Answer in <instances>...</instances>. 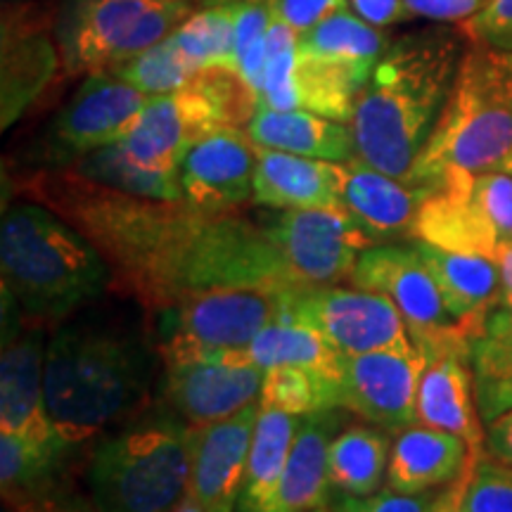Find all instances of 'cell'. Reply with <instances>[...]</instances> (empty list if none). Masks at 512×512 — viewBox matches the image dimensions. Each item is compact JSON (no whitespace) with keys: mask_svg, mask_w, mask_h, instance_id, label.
<instances>
[{"mask_svg":"<svg viewBox=\"0 0 512 512\" xmlns=\"http://www.w3.org/2000/svg\"><path fill=\"white\" fill-rule=\"evenodd\" d=\"M441 494H399V491L384 489L368 496H339L330 512H432L437 508Z\"/></svg>","mask_w":512,"mask_h":512,"instance_id":"40","label":"cell"},{"mask_svg":"<svg viewBox=\"0 0 512 512\" xmlns=\"http://www.w3.org/2000/svg\"><path fill=\"white\" fill-rule=\"evenodd\" d=\"M415 240L494 259L512 245V176L505 171L444 176L422 202Z\"/></svg>","mask_w":512,"mask_h":512,"instance_id":"10","label":"cell"},{"mask_svg":"<svg viewBox=\"0 0 512 512\" xmlns=\"http://www.w3.org/2000/svg\"><path fill=\"white\" fill-rule=\"evenodd\" d=\"M309 512H330V505H328V508H316V510H309Z\"/></svg>","mask_w":512,"mask_h":512,"instance_id":"51","label":"cell"},{"mask_svg":"<svg viewBox=\"0 0 512 512\" xmlns=\"http://www.w3.org/2000/svg\"><path fill=\"white\" fill-rule=\"evenodd\" d=\"M88 486L95 512H171L190 491V427L155 420L105 437Z\"/></svg>","mask_w":512,"mask_h":512,"instance_id":"6","label":"cell"},{"mask_svg":"<svg viewBox=\"0 0 512 512\" xmlns=\"http://www.w3.org/2000/svg\"><path fill=\"white\" fill-rule=\"evenodd\" d=\"M470 448L460 437L411 422L396 432L387 467V486L399 494H427L463 475Z\"/></svg>","mask_w":512,"mask_h":512,"instance_id":"24","label":"cell"},{"mask_svg":"<svg viewBox=\"0 0 512 512\" xmlns=\"http://www.w3.org/2000/svg\"><path fill=\"white\" fill-rule=\"evenodd\" d=\"M337 408L309 413L299 418V430L294 434L290 458H287L283 482L275 494L268 512H309L328 508L330 477L328 453L339 432Z\"/></svg>","mask_w":512,"mask_h":512,"instance_id":"25","label":"cell"},{"mask_svg":"<svg viewBox=\"0 0 512 512\" xmlns=\"http://www.w3.org/2000/svg\"><path fill=\"white\" fill-rule=\"evenodd\" d=\"M273 12L268 0H240L235 19L233 72L247 83L259 100L261 83L266 72L268 31L273 27Z\"/></svg>","mask_w":512,"mask_h":512,"instance_id":"37","label":"cell"},{"mask_svg":"<svg viewBox=\"0 0 512 512\" xmlns=\"http://www.w3.org/2000/svg\"><path fill=\"white\" fill-rule=\"evenodd\" d=\"M256 105V93L238 74L202 69L188 86L152 95L119 145L147 169L178 171L197 140L221 126H247Z\"/></svg>","mask_w":512,"mask_h":512,"instance_id":"8","label":"cell"},{"mask_svg":"<svg viewBox=\"0 0 512 512\" xmlns=\"http://www.w3.org/2000/svg\"><path fill=\"white\" fill-rule=\"evenodd\" d=\"M467 43L463 27L451 24H434L389 43L349 119L358 159L408 183L444 112Z\"/></svg>","mask_w":512,"mask_h":512,"instance_id":"2","label":"cell"},{"mask_svg":"<svg viewBox=\"0 0 512 512\" xmlns=\"http://www.w3.org/2000/svg\"><path fill=\"white\" fill-rule=\"evenodd\" d=\"M259 403L299 415V418L309 413L330 411V408H342V382H339V375L318 368H268Z\"/></svg>","mask_w":512,"mask_h":512,"instance_id":"35","label":"cell"},{"mask_svg":"<svg viewBox=\"0 0 512 512\" xmlns=\"http://www.w3.org/2000/svg\"><path fill=\"white\" fill-rule=\"evenodd\" d=\"M254 174L256 143L242 126L214 128L178 166L183 202L204 214H235L252 202Z\"/></svg>","mask_w":512,"mask_h":512,"instance_id":"16","label":"cell"},{"mask_svg":"<svg viewBox=\"0 0 512 512\" xmlns=\"http://www.w3.org/2000/svg\"><path fill=\"white\" fill-rule=\"evenodd\" d=\"M479 415L484 422L512 408V313L503 306L491 313L470 349Z\"/></svg>","mask_w":512,"mask_h":512,"instance_id":"30","label":"cell"},{"mask_svg":"<svg viewBox=\"0 0 512 512\" xmlns=\"http://www.w3.org/2000/svg\"><path fill=\"white\" fill-rule=\"evenodd\" d=\"M264 377L245 356L178 361L166 366V396L190 427H204L254 406Z\"/></svg>","mask_w":512,"mask_h":512,"instance_id":"17","label":"cell"},{"mask_svg":"<svg viewBox=\"0 0 512 512\" xmlns=\"http://www.w3.org/2000/svg\"><path fill=\"white\" fill-rule=\"evenodd\" d=\"M387 434L368 425H351L335 434L328 453L330 486L342 496H368L380 491L389 467Z\"/></svg>","mask_w":512,"mask_h":512,"instance_id":"29","label":"cell"},{"mask_svg":"<svg viewBox=\"0 0 512 512\" xmlns=\"http://www.w3.org/2000/svg\"><path fill=\"white\" fill-rule=\"evenodd\" d=\"M489 0H406L411 17H425L437 24H460L475 17Z\"/></svg>","mask_w":512,"mask_h":512,"instance_id":"44","label":"cell"},{"mask_svg":"<svg viewBox=\"0 0 512 512\" xmlns=\"http://www.w3.org/2000/svg\"><path fill=\"white\" fill-rule=\"evenodd\" d=\"M264 228L292 273L306 285L351 280L361 254L377 245L342 207L287 209Z\"/></svg>","mask_w":512,"mask_h":512,"instance_id":"14","label":"cell"},{"mask_svg":"<svg viewBox=\"0 0 512 512\" xmlns=\"http://www.w3.org/2000/svg\"><path fill=\"white\" fill-rule=\"evenodd\" d=\"M460 512H512V465L496 458L467 460Z\"/></svg>","mask_w":512,"mask_h":512,"instance_id":"39","label":"cell"},{"mask_svg":"<svg viewBox=\"0 0 512 512\" xmlns=\"http://www.w3.org/2000/svg\"><path fill=\"white\" fill-rule=\"evenodd\" d=\"M76 176L86 178L102 188L124 192L131 197H143V200L157 202H181V176L178 171H159L147 169V166L133 162L131 157L121 150L119 143L100 147L91 155L81 157L79 162L69 166Z\"/></svg>","mask_w":512,"mask_h":512,"instance_id":"32","label":"cell"},{"mask_svg":"<svg viewBox=\"0 0 512 512\" xmlns=\"http://www.w3.org/2000/svg\"><path fill=\"white\" fill-rule=\"evenodd\" d=\"M17 318V302L12 299V332H3L0 358V432L22 434L41 446L67 444L48 411V347H43L38 330H19Z\"/></svg>","mask_w":512,"mask_h":512,"instance_id":"18","label":"cell"},{"mask_svg":"<svg viewBox=\"0 0 512 512\" xmlns=\"http://www.w3.org/2000/svg\"><path fill=\"white\" fill-rule=\"evenodd\" d=\"M342 166V209L361 223L377 245L415 238V221L430 188L382 174L358 157Z\"/></svg>","mask_w":512,"mask_h":512,"instance_id":"20","label":"cell"},{"mask_svg":"<svg viewBox=\"0 0 512 512\" xmlns=\"http://www.w3.org/2000/svg\"><path fill=\"white\" fill-rule=\"evenodd\" d=\"M463 484H465V472L456 479V482L448 484L446 491H441L437 508L432 512H460V494H463Z\"/></svg>","mask_w":512,"mask_h":512,"instance_id":"48","label":"cell"},{"mask_svg":"<svg viewBox=\"0 0 512 512\" xmlns=\"http://www.w3.org/2000/svg\"><path fill=\"white\" fill-rule=\"evenodd\" d=\"M114 74L131 83L133 88H138L145 95H164L174 93L178 88L188 86L195 79L197 69L178 53V48L171 43V38L157 43V46L147 48L145 53H140L121 64V67L112 69Z\"/></svg>","mask_w":512,"mask_h":512,"instance_id":"38","label":"cell"},{"mask_svg":"<svg viewBox=\"0 0 512 512\" xmlns=\"http://www.w3.org/2000/svg\"><path fill=\"white\" fill-rule=\"evenodd\" d=\"M389 43L392 38L358 17L349 5V8L332 12L318 27L299 36L297 48L304 55L373 69Z\"/></svg>","mask_w":512,"mask_h":512,"instance_id":"33","label":"cell"},{"mask_svg":"<svg viewBox=\"0 0 512 512\" xmlns=\"http://www.w3.org/2000/svg\"><path fill=\"white\" fill-rule=\"evenodd\" d=\"M275 22L290 27L294 34H306L318 27L332 12L349 8V0H268Z\"/></svg>","mask_w":512,"mask_h":512,"instance_id":"42","label":"cell"},{"mask_svg":"<svg viewBox=\"0 0 512 512\" xmlns=\"http://www.w3.org/2000/svg\"><path fill=\"white\" fill-rule=\"evenodd\" d=\"M503 171H505V174H510V176H512V157H510V162H508V166H505Z\"/></svg>","mask_w":512,"mask_h":512,"instance_id":"50","label":"cell"},{"mask_svg":"<svg viewBox=\"0 0 512 512\" xmlns=\"http://www.w3.org/2000/svg\"><path fill=\"white\" fill-rule=\"evenodd\" d=\"M171 512H207V508H204V505H202L200 501H197V498L192 496L190 491H188V494L183 496V501L178 503L176 508L171 510Z\"/></svg>","mask_w":512,"mask_h":512,"instance_id":"49","label":"cell"},{"mask_svg":"<svg viewBox=\"0 0 512 512\" xmlns=\"http://www.w3.org/2000/svg\"><path fill=\"white\" fill-rule=\"evenodd\" d=\"M299 430V415L280 408L261 406L254 425L252 448L242 482L238 512H268L280 482H283L287 458L294 434Z\"/></svg>","mask_w":512,"mask_h":512,"instance_id":"28","label":"cell"},{"mask_svg":"<svg viewBox=\"0 0 512 512\" xmlns=\"http://www.w3.org/2000/svg\"><path fill=\"white\" fill-rule=\"evenodd\" d=\"M287 313L316 328L342 356L418 349L399 306L375 290L309 285L292 294Z\"/></svg>","mask_w":512,"mask_h":512,"instance_id":"13","label":"cell"},{"mask_svg":"<svg viewBox=\"0 0 512 512\" xmlns=\"http://www.w3.org/2000/svg\"><path fill=\"white\" fill-rule=\"evenodd\" d=\"M3 290L34 323H55L114 283L105 256L41 202L5 209L0 226Z\"/></svg>","mask_w":512,"mask_h":512,"instance_id":"3","label":"cell"},{"mask_svg":"<svg viewBox=\"0 0 512 512\" xmlns=\"http://www.w3.org/2000/svg\"><path fill=\"white\" fill-rule=\"evenodd\" d=\"M351 283L363 290L387 294L406 318L413 342L427 358L441 351L470 356L472 339L453 318L415 245L382 242L366 249L351 273Z\"/></svg>","mask_w":512,"mask_h":512,"instance_id":"11","label":"cell"},{"mask_svg":"<svg viewBox=\"0 0 512 512\" xmlns=\"http://www.w3.org/2000/svg\"><path fill=\"white\" fill-rule=\"evenodd\" d=\"M413 245L425 266L430 268L448 311L475 342L484 332L486 320L503 302L498 264L491 256L453 252V249L430 245V242L422 240H415Z\"/></svg>","mask_w":512,"mask_h":512,"instance_id":"22","label":"cell"},{"mask_svg":"<svg viewBox=\"0 0 512 512\" xmlns=\"http://www.w3.org/2000/svg\"><path fill=\"white\" fill-rule=\"evenodd\" d=\"M465 361L470 356L460 351L430 356L418 387V422L456 434L470 448L467 460L477 463L486 456V432L475 396V375Z\"/></svg>","mask_w":512,"mask_h":512,"instance_id":"21","label":"cell"},{"mask_svg":"<svg viewBox=\"0 0 512 512\" xmlns=\"http://www.w3.org/2000/svg\"><path fill=\"white\" fill-rule=\"evenodd\" d=\"M202 0H62L53 36L62 72H112L169 38Z\"/></svg>","mask_w":512,"mask_h":512,"instance_id":"7","label":"cell"},{"mask_svg":"<svg viewBox=\"0 0 512 512\" xmlns=\"http://www.w3.org/2000/svg\"><path fill=\"white\" fill-rule=\"evenodd\" d=\"M486 451L491 458L512 465V408L486 422Z\"/></svg>","mask_w":512,"mask_h":512,"instance_id":"46","label":"cell"},{"mask_svg":"<svg viewBox=\"0 0 512 512\" xmlns=\"http://www.w3.org/2000/svg\"><path fill=\"white\" fill-rule=\"evenodd\" d=\"M202 3H207V0H202Z\"/></svg>","mask_w":512,"mask_h":512,"instance_id":"53","label":"cell"},{"mask_svg":"<svg viewBox=\"0 0 512 512\" xmlns=\"http://www.w3.org/2000/svg\"><path fill=\"white\" fill-rule=\"evenodd\" d=\"M512 157V53L467 43L456 83L408 183L432 188L456 171H503Z\"/></svg>","mask_w":512,"mask_h":512,"instance_id":"5","label":"cell"},{"mask_svg":"<svg viewBox=\"0 0 512 512\" xmlns=\"http://www.w3.org/2000/svg\"><path fill=\"white\" fill-rule=\"evenodd\" d=\"M72 446H41L22 434L0 432V486L3 498L50 484L64 453Z\"/></svg>","mask_w":512,"mask_h":512,"instance_id":"36","label":"cell"},{"mask_svg":"<svg viewBox=\"0 0 512 512\" xmlns=\"http://www.w3.org/2000/svg\"><path fill=\"white\" fill-rule=\"evenodd\" d=\"M427 361L420 347L342 356V408L389 432L418 422V387Z\"/></svg>","mask_w":512,"mask_h":512,"instance_id":"15","label":"cell"},{"mask_svg":"<svg viewBox=\"0 0 512 512\" xmlns=\"http://www.w3.org/2000/svg\"><path fill=\"white\" fill-rule=\"evenodd\" d=\"M62 67L55 36L19 19H3V128L15 124Z\"/></svg>","mask_w":512,"mask_h":512,"instance_id":"27","label":"cell"},{"mask_svg":"<svg viewBox=\"0 0 512 512\" xmlns=\"http://www.w3.org/2000/svg\"><path fill=\"white\" fill-rule=\"evenodd\" d=\"M147 100L150 95L114 72L88 74L48 124L34 159L48 169H69L100 147L119 143L136 124Z\"/></svg>","mask_w":512,"mask_h":512,"instance_id":"12","label":"cell"},{"mask_svg":"<svg viewBox=\"0 0 512 512\" xmlns=\"http://www.w3.org/2000/svg\"><path fill=\"white\" fill-rule=\"evenodd\" d=\"M240 0H207L183 27L171 34L178 48L197 72L202 69H230L233 72L235 19Z\"/></svg>","mask_w":512,"mask_h":512,"instance_id":"34","label":"cell"},{"mask_svg":"<svg viewBox=\"0 0 512 512\" xmlns=\"http://www.w3.org/2000/svg\"><path fill=\"white\" fill-rule=\"evenodd\" d=\"M245 358L264 370L302 366L325 370L332 375L342 373V354L316 328L290 316L287 311L254 339Z\"/></svg>","mask_w":512,"mask_h":512,"instance_id":"31","label":"cell"},{"mask_svg":"<svg viewBox=\"0 0 512 512\" xmlns=\"http://www.w3.org/2000/svg\"><path fill=\"white\" fill-rule=\"evenodd\" d=\"M5 3H10V0H5ZM12 3H15V0H12Z\"/></svg>","mask_w":512,"mask_h":512,"instance_id":"52","label":"cell"},{"mask_svg":"<svg viewBox=\"0 0 512 512\" xmlns=\"http://www.w3.org/2000/svg\"><path fill=\"white\" fill-rule=\"evenodd\" d=\"M245 128L256 145L268 150L339 164L356 157L354 133L347 121L309 110H271L256 105V112Z\"/></svg>","mask_w":512,"mask_h":512,"instance_id":"26","label":"cell"},{"mask_svg":"<svg viewBox=\"0 0 512 512\" xmlns=\"http://www.w3.org/2000/svg\"><path fill=\"white\" fill-rule=\"evenodd\" d=\"M463 31L472 41L512 53V0H489L475 17L463 22Z\"/></svg>","mask_w":512,"mask_h":512,"instance_id":"41","label":"cell"},{"mask_svg":"<svg viewBox=\"0 0 512 512\" xmlns=\"http://www.w3.org/2000/svg\"><path fill=\"white\" fill-rule=\"evenodd\" d=\"M498 264V271H501V283H503V302L501 306L508 313H512V245L503 247L501 252L494 256Z\"/></svg>","mask_w":512,"mask_h":512,"instance_id":"47","label":"cell"},{"mask_svg":"<svg viewBox=\"0 0 512 512\" xmlns=\"http://www.w3.org/2000/svg\"><path fill=\"white\" fill-rule=\"evenodd\" d=\"M27 190L81 230L110 264L112 285L150 311H166L211 287H309L266 228L245 216L204 214L183 200L131 197L69 169L41 171Z\"/></svg>","mask_w":512,"mask_h":512,"instance_id":"1","label":"cell"},{"mask_svg":"<svg viewBox=\"0 0 512 512\" xmlns=\"http://www.w3.org/2000/svg\"><path fill=\"white\" fill-rule=\"evenodd\" d=\"M349 5L358 17H363L377 29H387L392 24L413 19L406 8V0H349Z\"/></svg>","mask_w":512,"mask_h":512,"instance_id":"45","label":"cell"},{"mask_svg":"<svg viewBox=\"0 0 512 512\" xmlns=\"http://www.w3.org/2000/svg\"><path fill=\"white\" fill-rule=\"evenodd\" d=\"M294 292L299 290L226 285L190 294L162 311L169 316L162 342L166 366L195 358L245 356L254 339L287 311Z\"/></svg>","mask_w":512,"mask_h":512,"instance_id":"9","label":"cell"},{"mask_svg":"<svg viewBox=\"0 0 512 512\" xmlns=\"http://www.w3.org/2000/svg\"><path fill=\"white\" fill-rule=\"evenodd\" d=\"M259 403L226 420L190 427V494L207 512H238Z\"/></svg>","mask_w":512,"mask_h":512,"instance_id":"19","label":"cell"},{"mask_svg":"<svg viewBox=\"0 0 512 512\" xmlns=\"http://www.w3.org/2000/svg\"><path fill=\"white\" fill-rule=\"evenodd\" d=\"M342 164L256 145L252 202L280 211L342 207Z\"/></svg>","mask_w":512,"mask_h":512,"instance_id":"23","label":"cell"},{"mask_svg":"<svg viewBox=\"0 0 512 512\" xmlns=\"http://www.w3.org/2000/svg\"><path fill=\"white\" fill-rule=\"evenodd\" d=\"M5 512H95L93 503H83L53 484L5 498Z\"/></svg>","mask_w":512,"mask_h":512,"instance_id":"43","label":"cell"},{"mask_svg":"<svg viewBox=\"0 0 512 512\" xmlns=\"http://www.w3.org/2000/svg\"><path fill=\"white\" fill-rule=\"evenodd\" d=\"M147 373L131 337L93 325L55 332L46 349V399L60 437L76 446L126 415L143 399Z\"/></svg>","mask_w":512,"mask_h":512,"instance_id":"4","label":"cell"}]
</instances>
